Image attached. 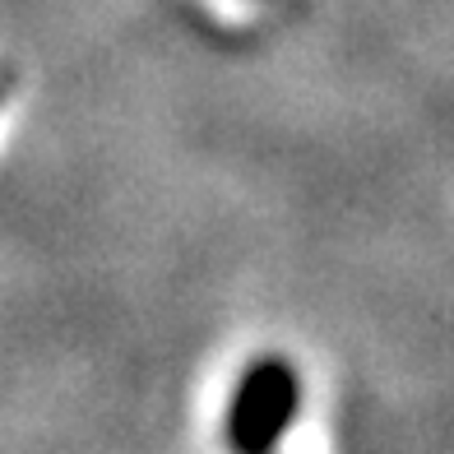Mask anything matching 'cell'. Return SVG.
I'll list each match as a JSON object with an SVG mask.
<instances>
[{
  "mask_svg": "<svg viewBox=\"0 0 454 454\" xmlns=\"http://www.w3.org/2000/svg\"><path fill=\"white\" fill-rule=\"evenodd\" d=\"M297 418V376L283 357H260L237 385L227 412V445L237 454H270Z\"/></svg>",
  "mask_w": 454,
  "mask_h": 454,
  "instance_id": "1",
  "label": "cell"
}]
</instances>
